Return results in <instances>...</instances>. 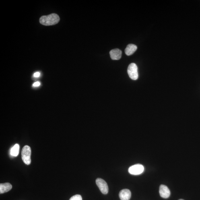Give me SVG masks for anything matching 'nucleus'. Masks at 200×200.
Wrapping results in <instances>:
<instances>
[{
    "instance_id": "nucleus-1",
    "label": "nucleus",
    "mask_w": 200,
    "mask_h": 200,
    "mask_svg": "<svg viewBox=\"0 0 200 200\" xmlns=\"http://www.w3.org/2000/svg\"><path fill=\"white\" fill-rule=\"evenodd\" d=\"M60 21L59 16L55 13H52L47 16L40 17V22L41 24L45 26H50L57 24Z\"/></svg>"
},
{
    "instance_id": "nucleus-2",
    "label": "nucleus",
    "mask_w": 200,
    "mask_h": 200,
    "mask_svg": "<svg viewBox=\"0 0 200 200\" xmlns=\"http://www.w3.org/2000/svg\"><path fill=\"white\" fill-rule=\"evenodd\" d=\"M31 155V150L30 147L29 146H25L22 149V159L23 162L25 164L29 165L30 164Z\"/></svg>"
},
{
    "instance_id": "nucleus-3",
    "label": "nucleus",
    "mask_w": 200,
    "mask_h": 200,
    "mask_svg": "<svg viewBox=\"0 0 200 200\" xmlns=\"http://www.w3.org/2000/svg\"><path fill=\"white\" fill-rule=\"evenodd\" d=\"M128 73L129 77L133 80H136L138 78L137 67L135 63H131L128 66Z\"/></svg>"
},
{
    "instance_id": "nucleus-4",
    "label": "nucleus",
    "mask_w": 200,
    "mask_h": 200,
    "mask_svg": "<svg viewBox=\"0 0 200 200\" xmlns=\"http://www.w3.org/2000/svg\"><path fill=\"white\" fill-rule=\"evenodd\" d=\"M144 167L141 164H137L130 167L128 170L129 173L133 175H139L144 171Z\"/></svg>"
},
{
    "instance_id": "nucleus-5",
    "label": "nucleus",
    "mask_w": 200,
    "mask_h": 200,
    "mask_svg": "<svg viewBox=\"0 0 200 200\" xmlns=\"http://www.w3.org/2000/svg\"><path fill=\"white\" fill-rule=\"evenodd\" d=\"M96 184L98 186L102 193L104 194H107L108 192V187L107 184L102 179L97 178L96 180Z\"/></svg>"
},
{
    "instance_id": "nucleus-6",
    "label": "nucleus",
    "mask_w": 200,
    "mask_h": 200,
    "mask_svg": "<svg viewBox=\"0 0 200 200\" xmlns=\"http://www.w3.org/2000/svg\"><path fill=\"white\" fill-rule=\"evenodd\" d=\"M159 192L160 197L164 198H168L170 197V189H169L167 186L164 184H161L160 185Z\"/></svg>"
},
{
    "instance_id": "nucleus-7",
    "label": "nucleus",
    "mask_w": 200,
    "mask_h": 200,
    "mask_svg": "<svg viewBox=\"0 0 200 200\" xmlns=\"http://www.w3.org/2000/svg\"><path fill=\"white\" fill-rule=\"evenodd\" d=\"M131 196V192L128 189H122L119 193L120 199L121 200H129Z\"/></svg>"
},
{
    "instance_id": "nucleus-8",
    "label": "nucleus",
    "mask_w": 200,
    "mask_h": 200,
    "mask_svg": "<svg viewBox=\"0 0 200 200\" xmlns=\"http://www.w3.org/2000/svg\"><path fill=\"white\" fill-rule=\"evenodd\" d=\"M110 58L112 60H118L121 58L122 56V51L118 49H112L110 52Z\"/></svg>"
},
{
    "instance_id": "nucleus-9",
    "label": "nucleus",
    "mask_w": 200,
    "mask_h": 200,
    "mask_svg": "<svg viewBox=\"0 0 200 200\" xmlns=\"http://www.w3.org/2000/svg\"><path fill=\"white\" fill-rule=\"evenodd\" d=\"M137 49V46L135 44H128L125 49V53L128 56L133 55L136 51Z\"/></svg>"
},
{
    "instance_id": "nucleus-10",
    "label": "nucleus",
    "mask_w": 200,
    "mask_h": 200,
    "mask_svg": "<svg viewBox=\"0 0 200 200\" xmlns=\"http://www.w3.org/2000/svg\"><path fill=\"white\" fill-rule=\"evenodd\" d=\"M12 188V185L9 183L0 184V193H3L8 192Z\"/></svg>"
},
{
    "instance_id": "nucleus-11",
    "label": "nucleus",
    "mask_w": 200,
    "mask_h": 200,
    "mask_svg": "<svg viewBox=\"0 0 200 200\" xmlns=\"http://www.w3.org/2000/svg\"><path fill=\"white\" fill-rule=\"evenodd\" d=\"M19 145L18 144H15L11 150V155L13 156H17L19 154Z\"/></svg>"
},
{
    "instance_id": "nucleus-12",
    "label": "nucleus",
    "mask_w": 200,
    "mask_h": 200,
    "mask_svg": "<svg viewBox=\"0 0 200 200\" xmlns=\"http://www.w3.org/2000/svg\"><path fill=\"white\" fill-rule=\"evenodd\" d=\"M69 200H82V197L79 195H74Z\"/></svg>"
},
{
    "instance_id": "nucleus-13",
    "label": "nucleus",
    "mask_w": 200,
    "mask_h": 200,
    "mask_svg": "<svg viewBox=\"0 0 200 200\" xmlns=\"http://www.w3.org/2000/svg\"><path fill=\"white\" fill-rule=\"evenodd\" d=\"M40 83L39 81H36L34 83L33 86L34 87H38L40 86Z\"/></svg>"
},
{
    "instance_id": "nucleus-14",
    "label": "nucleus",
    "mask_w": 200,
    "mask_h": 200,
    "mask_svg": "<svg viewBox=\"0 0 200 200\" xmlns=\"http://www.w3.org/2000/svg\"><path fill=\"white\" fill-rule=\"evenodd\" d=\"M40 73L39 72H36L34 74V76L35 77H38L40 76Z\"/></svg>"
},
{
    "instance_id": "nucleus-15",
    "label": "nucleus",
    "mask_w": 200,
    "mask_h": 200,
    "mask_svg": "<svg viewBox=\"0 0 200 200\" xmlns=\"http://www.w3.org/2000/svg\"><path fill=\"white\" fill-rule=\"evenodd\" d=\"M179 200H184V199H179Z\"/></svg>"
}]
</instances>
